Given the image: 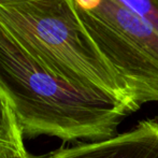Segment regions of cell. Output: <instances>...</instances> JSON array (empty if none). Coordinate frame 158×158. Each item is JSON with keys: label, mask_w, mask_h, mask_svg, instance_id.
<instances>
[{"label": "cell", "mask_w": 158, "mask_h": 158, "mask_svg": "<svg viewBox=\"0 0 158 158\" xmlns=\"http://www.w3.org/2000/svg\"><path fill=\"white\" fill-rule=\"evenodd\" d=\"M0 93L23 135L100 141L116 135L133 109L101 92L57 75L0 25Z\"/></svg>", "instance_id": "cell-1"}, {"label": "cell", "mask_w": 158, "mask_h": 158, "mask_svg": "<svg viewBox=\"0 0 158 158\" xmlns=\"http://www.w3.org/2000/svg\"><path fill=\"white\" fill-rule=\"evenodd\" d=\"M0 25L48 69L79 87L111 95L137 111L125 82L83 27L73 0L0 4Z\"/></svg>", "instance_id": "cell-2"}, {"label": "cell", "mask_w": 158, "mask_h": 158, "mask_svg": "<svg viewBox=\"0 0 158 158\" xmlns=\"http://www.w3.org/2000/svg\"><path fill=\"white\" fill-rule=\"evenodd\" d=\"M95 45L138 106L158 101V31L115 0H73Z\"/></svg>", "instance_id": "cell-3"}, {"label": "cell", "mask_w": 158, "mask_h": 158, "mask_svg": "<svg viewBox=\"0 0 158 158\" xmlns=\"http://www.w3.org/2000/svg\"><path fill=\"white\" fill-rule=\"evenodd\" d=\"M45 158H158V121L141 122L110 139L61 148Z\"/></svg>", "instance_id": "cell-4"}, {"label": "cell", "mask_w": 158, "mask_h": 158, "mask_svg": "<svg viewBox=\"0 0 158 158\" xmlns=\"http://www.w3.org/2000/svg\"><path fill=\"white\" fill-rule=\"evenodd\" d=\"M0 141L25 150L24 135L8 101L0 93Z\"/></svg>", "instance_id": "cell-5"}, {"label": "cell", "mask_w": 158, "mask_h": 158, "mask_svg": "<svg viewBox=\"0 0 158 158\" xmlns=\"http://www.w3.org/2000/svg\"><path fill=\"white\" fill-rule=\"evenodd\" d=\"M158 31V0H115Z\"/></svg>", "instance_id": "cell-6"}, {"label": "cell", "mask_w": 158, "mask_h": 158, "mask_svg": "<svg viewBox=\"0 0 158 158\" xmlns=\"http://www.w3.org/2000/svg\"><path fill=\"white\" fill-rule=\"evenodd\" d=\"M0 158H32L26 150L0 141Z\"/></svg>", "instance_id": "cell-7"}, {"label": "cell", "mask_w": 158, "mask_h": 158, "mask_svg": "<svg viewBox=\"0 0 158 158\" xmlns=\"http://www.w3.org/2000/svg\"><path fill=\"white\" fill-rule=\"evenodd\" d=\"M13 1H21V0H0V4L6 3V2H13Z\"/></svg>", "instance_id": "cell-8"}]
</instances>
